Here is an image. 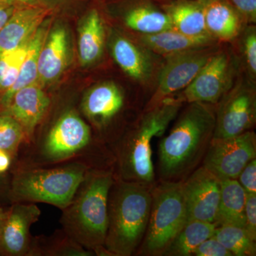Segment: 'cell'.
<instances>
[{
	"label": "cell",
	"instance_id": "6da1fadb",
	"mask_svg": "<svg viewBox=\"0 0 256 256\" xmlns=\"http://www.w3.org/2000/svg\"><path fill=\"white\" fill-rule=\"evenodd\" d=\"M158 148V174L162 181L182 182L201 166L214 138L216 106L186 104Z\"/></svg>",
	"mask_w": 256,
	"mask_h": 256
},
{
	"label": "cell",
	"instance_id": "7a4b0ae2",
	"mask_svg": "<svg viewBox=\"0 0 256 256\" xmlns=\"http://www.w3.org/2000/svg\"><path fill=\"white\" fill-rule=\"evenodd\" d=\"M152 188L118 178L108 200V228L104 247L110 256L137 252L146 235L152 204Z\"/></svg>",
	"mask_w": 256,
	"mask_h": 256
},
{
	"label": "cell",
	"instance_id": "3957f363",
	"mask_svg": "<svg viewBox=\"0 0 256 256\" xmlns=\"http://www.w3.org/2000/svg\"><path fill=\"white\" fill-rule=\"evenodd\" d=\"M114 180L110 172L88 173L73 200L63 210L60 222L66 234L72 242L96 254H108L104 244L108 200Z\"/></svg>",
	"mask_w": 256,
	"mask_h": 256
},
{
	"label": "cell",
	"instance_id": "277c9868",
	"mask_svg": "<svg viewBox=\"0 0 256 256\" xmlns=\"http://www.w3.org/2000/svg\"><path fill=\"white\" fill-rule=\"evenodd\" d=\"M182 105L168 98L158 106L144 110L136 127L120 146L118 178L153 188L156 181L152 141L164 134Z\"/></svg>",
	"mask_w": 256,
	"mask_h": 256
},
{
	"label": "cell",
	"instance_id": "5b68a950",
	"mask_svg": "<svg viewBox=\"0 0 256 256\" xmlns=\"http://www.w3.org/2000/svg\"><path fill=\"white\" fill-rule=\"evenodd\" d=\"M186 222L182 182H156L146 235L136 255L164 256Z\"/></svg>",
	"mask_w": 256,
	"mask_h": 256
},
{
	"label": "cell",
	"instance_id": "8992f818",
	"mask_svg": "<svg viewBox=\"0 0 256 256\" xmlns=\"http://www.w3.org/2000/svg\"><path fill=\"white\" fill-rule=\"evenodd\" d=\"M86 174V166L79 163L22 172L13 178L11 197L16 202H42L63 210L73 200Z\"/></svg>",
	"mask_w": 256,
	"mask_h": 256
},
{
	"label": "cell",
	"instance_id": "52a82bcc",
	"mask_svg": "<svg viewBox=\"0 0 256 256\" xmlns=\"http://www.w3.org/2000/svg\"><path fill=\"white\" fill-rule=\"evenodd\" d=\"M236 70L230 53L218 50L188 86L169 98L182 104L203 102L216 106L233 86Z\"/></svg>",
	"mask_w": 256,
	"mask_h": 256
},
{
	"label": "cell",
	"instance_id": "ba28073f",
	"mask_svg": "<svg viewBox=\"0 0 256 256\" xmlns=\"http://www.w3.org/2000/svg\"><path fill=\"white\" fill-rule=\"evenodd\" d=\"M256 122V90L254 82L239 79L216 106L214 138H228L252 130Z\"/></svg>",
	"mask_w": 256,
	"mask_h": 256
},
{
	"label": "cell",
	"instance_id": "9c48e42d",
	"mask_svg": "<svg viewBox=\"0 0 256 256\" xmlns=\"http://www.w3.org/2000/svg\"><path fill=\"white\" fill-rule=\"evenodd\" d=\"M218 50L212 45L165 56L166 60L158 73L156 92L146 104V110L184 89Z\"/></svg>",
	"mask_w": 256,
	"mask_h": 256
},
{
	"label": "cell",
	"instance_id": "30bf717a",
	"mask_svg": "<svg viewBox=\"0 0 256 256\" xmlns=\"http://www.w3.org/2000/svg\"><path fill=\"white\" fill-rule=\"evenodd\" d=\"M256 158V136L249 130L228 138H213L202 166L220 181L237 180L252 160Z\"/></svg>",
	"mask_w": 256,
	"mask_h": 256
},
{
	"label": "cell",
	"instance_id": "8fae6325",
	"mask_svg": "<svg viewBox=\"0 0 256 256\" xmlns=\"http://www.w3.org/2000/svg\"><path fill=\"white\" fill-rule=\"evenodd\" d=\"M182 192L188 220L215 223L220 200V180L201 165L182 181Z\"/></svg>",
	"mask_w": 256,
	"mask_h": 256
},
{
	"label": "cell",
	"instance_id": "7c38bea8",
	"mask_svg": "<svg viewBox=\"0 0 256 256\" xmlns=\"http://www.w3.org/2000/svg\"><path fill=\"white\" fill-rule=\"evenodd\" d=\"M41 215L34 204L16 202L6 210V220L0 236V256L26 255L30 248V229Z\"/></svg>",
	"mask_w": 256,
	"mask_h": 256
},
{
	"label": "cell",
	"instance_id": "4fadbf2b",
	"mask_svg": "<svg viewBox=\"0 0 256 256\" xmlns=\"http://www.w3.org/2000/svg\"><path fill=\"white\" fill-rule=\"evenodd\" d=\"M90 140L89 126L76 112L60 116L50 129L44 144V152L52 160H63L85 148Z\"/></svg>",
	"mask_w": 256,
	"mask_h": 256
},
{
	"label": "cell",
	"instance_id": "5bb4252c",
	"mask_svg": "<svg viewBox=\"0 0 256 256\" xmlns=\"http://www.w3.org/2000/svg\"><path fill=\"white\" fill-rule=\"evenodd\" d=\"M112 57L131 78L146 84L156 73V54L127 37L116 35L111 43Z\"/></svg>",
	"mask_w": 256,
	"mask_h": 256
},
{
	"label": "cell",
	"instance_id": "9a60e30c",
	"mask_svg": "<svg viewBox=\"0 0 256 256\" xmlns=\"http://www.w3.org/2000/svg\"><path fill=\"white\" fill-rule=\"evenodd\" d=\"M50 98L38 82L15 92L3 112L11 116L21 124L24 134L30 136L46 114Z\"/></svg>",
	"mask_w": 256,
	"mask_h": 256
},
{
	"label": "cell",
	"instance_id": "2e32d148",
	"mask_svg": "<svg viewBox=\"0 0 256 256\" xmlns=\"http://www.w3.org/2000/svg\"><path fill=\"white\" fill-rule=\"evenodd\" d=\"M50 10L45 5L22 6L15 10L0 31V56L30 40Z\"/></svg>",
	"mask_w": 256,
	"mask_h": 256
},
{
	"label": "cell",
	"instance_id": "e0dca14e",
	"mask_svg": "<svg viewBox=\"0 0 256 256\" xmlns=\"http://www.w3.org/2000/svg\"><path fill=\"white\" fill-rule=\"evenodd\" d=\"M68 35L63 26H56L48 32L40 52L38 78L41 85L52 84L60 78L68 66Z\"/></svg>",
	"mask_w": 256,
	"mask_h": 256
},
{
	"label": "cell",
	"instance_id": "ac0fdd59",
	"mask_svg": "<svg viewBox=\"0 0 256 256\" xmlns=\"http://www.w3.org/2000/svg\"><path fill=\"white\" fill-rule=\"evenodd\" d=\"M124 105V96L120 88L114 82H104L92 87L82 102V108L88 118L97 126L110 124Z\"/></svg>",
	"mask_w": 256,
	"mask_h": 256
},
{
	"label": "cell",
	"instance_id": "d6986e66",
	"mask_svg": "<svg viewBox=\"0 0 256 256\" xmlns=\"http://www.w3.org/2000/svg\"><path fill=\"white\" fill-rule=\"evenodd\" d=\"M126 26L140 35L172 28L169 16L158 0H130L122 15Z\"/></svg>",
	"mask_w": 256,
	"mask_h": 256
},
{
	"label": "cell",
	"instance_id": "ffe728a7",
	"mask_svg": "<svg viewBox=\"0 0 256 256\" xmlns=\"http://www.w3.org/2000/svg\"><path fill=\"white\" fill-rule=\"evenodd\" d=\"M160 3L176 31L192 37L210 36L205 24L204 2L168 0Z\"/></svg>",
	"mask_w": 256,
	"mask_h": 256
},
{
	"label": "cell",
	"instance_id": "44dd1931",
	"mask_svg": "<svg viewBox=\"0 0 256 256\" xmlns=\"http://www.w3.org/2000/svg\"><path fill=\"white\" fill-rule=\"evenodd\" d=\"M204 18L207 31L216 41H233L240 34L244 23L228 0L204 2Z\"/></svg>",
	"mask_w": 256,
	"mask_h": 256
},
{
	"label": "cell",
	"instance_id": "7402d4cb",
	"mask_svg": "<svg viewBox=\"0 0 256 256\" xmlns=\"http://www.w3.org/2000/svg\"><path fill=\"white\" fill-rule=\"evenodd\" d=\"M216 40L212 37H192L180 33L174 28L152 34L140 35L139 44L152 53L163 56L185 50L214 45Z\"/></svg>",
	"mask_w": 256,
	"mask_h": 256
},
{
	"label": "cell",
	"instance_id": "603a6c76",
	"mask_svg": "<svg viewBox=\"0 0 256 256\" xmlns=\"http://www.w3.org/2000/svg\"><path fill=\"white\" fill-rule=\"evenodd\" d=\"M50 32V21L45 20L37 28L30 38L28 52L20 68L18 79L14 85L3 92L0 99V105L5 109L9 105L15 92L20 89L37 82L38 58L40 52Z\"/></svg>",
	"mask_w": 256,
	"mask_h": 256
},
{
	"label": "cell",
	"instance_id": "cb8c5ba5",
	"mask_svg": "<svg viewBox=\"0 0 256 256\" xmlns=\"http://www.w3.org/2000/svg\"><path fill=\"white\" fill-rule=\"evenodd\" d=\"M105 28L98 10H90L82 20L79 28L78 55L84 66L100 60L105 46Z\"/></svg>",
	"mask_w": 256,
	"mask_h": 256
},
{
	"label": "cell",
	"instance_id": "d4e9b609",
	"mask_svg": "<svg viewBox=\"0 0 256 256\" xmlns=\"http://www.w3.org/2000/svg\"><path fill=\"white\" fill-rule=\"evenodd\" d=\"M247 193L237 180L220 181V200L216 217V226L224 225L245 227Z\"/></svg>",
	"mask_w": 256,
	"mask_h": 256
},
{
	"label": "cell",
	"instance_id": "484cf974",
	"mask_svg": "<svg viewBox=\"0 0 256 256\" xmlns=\"http://www.w3.org/2000/svg\"><path fill=\"white\" fill-rule=\"evenodd\" d=\"M216 228V226L210 222L198 220H188L164 256H192L202 242L213 236Z\"/></svg>",
	"mask_w": 256,
	"mask_h": 256
},
{
	"label": "cell",
	"instance_id": "4316f807",
	"mask_svg": "<svg viewBox=\"0 0 256 256\" xmlns=\"http://www.w3.org/2000/svg\"><path fill=\"white\" fill-rule=\"evenodd\" d=\"M214 238L220 242L234 256H255L256 240L242 227L224 225L216 226Z\"/></svg>",
	"mask_w": 256,
	"mask_h": 256
},
{
	"label": "cell",
	"instance_id": "83f0119b",
	"mask_svg": "<svg viewBox=\"0 0 256 256\" xmlns=\"http://www.w3.org/2000/svg\"><path fill=\"white\" fill-rule=\"evenodd\" d=\"M30 38L21 46L6 52L0 56V92L3 94L6 92L14 85L18 79L28 52Z\"/></svg>",
	"mask_w": 256,
	"mask_h": 256
},
{
	"label": "cell",
	"instance_id": "f1b7e54d",
	"mask_svg": "<svg viewBox=\"0 0 256 256\" xmlns=\"http://www.w3.org/2000/svg\"><path fill=\"white\" fill-rule=\"evenodd\" d=\"M24 132L21 124L10 114H0V150L12 156L22 141Z\"/></svg>",
	"mask_w": 256,
	"mask_h": 256
},
{
	"label": "cell",
	"instance_id": "f546056e",
	"mask_svg": "<svg viewBox=\"0 0 256 256\" xmlns=\"http://www.w3.org/2000/svg\"><path fill=\"white\" fill-rule=\"evenodd\" d=\"M240 53L249 77L254 80L256 76V28L249 25L242 30Z\"/></svg>",
	"mask_w": 256,
	"mask_h": 256
},
{
	"label": "cell",
	"instance_id": "4dcf8cb0",
	"mask_svg": "<svg viewBox=\"0 0 256 256\" xmlns=\"http://www.w3.org/2000/svg\"><path fill=\"white\" fill-rule=\"evenodd\" d=\"M192 256H234L228 249L214 237L206 239L202 242Z\"/></svg>",
	"mask_w": 256,
	"mask_h": 256
},
{
	"label": "cell",
	"instance_id": "1f68e13d",
	"mask_svg": "<svg viewBox=\"0 0 256 256\" xmlns=\"http://www.w3.org/2000/svg\"><path fill=\"white\" fill-rule=\"evenodd\" d=\"M244 215V228L248 235L256 242V194L247 193Z\"/></svg>",
	"mask_w": 256,
	"mask_h": 256
},
{
	"label": "cell",
	"instance_id": "d6a6232c",
	"mask_svg": "<svg viewBox=\"0 0 256 256\" xmlns=\"http://www.w3.org/2000/svg\"><path fill=\"white\" fill-rule=\"evenodd\" d=\"M238 12L244 23L255 24L256 22V0H228Z\"/></svg>",
	"mask_w": 256,
	"mask_h": 256
},
{
	"label": "cell",
	"instance_id": "836d02e7",
	"mask_svg": "<svg viewBox=\"0 0 256 256\" xmlns=\"http://www.w3.org/2000/svg\"><path fill=\"white\" fill-rule=\"evenodd\" d=\"M237 180L246 193L256 194V158L244 168Z\"/></svg>",
	"mask_w": 256,
	"mask_h": 256
},
{
	"label": "cell",
	"instance_id": "e575fe53",
	"mask_svg": "<svg viewBox=\"0 0 256 256\" xmlns=\"http://www.w3.org/2000/svg\"><path fill=\"white\" fill-rule=\"evenodd\" d=\"M18 8L8 0H0V31Z\"/></svg>",
	"mask_w": 256,
	"mask_h": 256
},
{
	"label": "cell",
	"instance_id": "d590c367",
	"mask_svg": "<svg viewBox=\"0 0 256 256\" xmlns=\"http://www.w3.org/2000/svg\"><path fill=\"white\" fill-rule=\"evenodd\" d=\"M10 163H11V156L8 153L0 150V174H2L9 169Z\"/></svg>",
	"mask_w": 256,
	"mask_h": 256
},
{
	"label": "cell",
	"instance_id": "8d00e7d4",
	"mask_svg": "<svg viewBox=\"0 0 256 256\" xmlns=\"http://www.w3.org/2000/svg\"><path fill=\"white\" fill-rule=\"evenodd\" d=\"M10 2L16 5L18 8L22 6H37V5H44L42 0H8Z\"/></svg>",
	"mask_w": 256,
	"mask_h": 256
},
{
	"label": "cell",
	"instance_id": "74e56055",
	"mask_svg": "<svg viewBox=\"0 0 256 256\" xmlns=\"http://www.w3.org/2000/svg\"><path fill=\"white\" fill-rule=\"evenodd\" d=\"M6 216V210L0 207V236H1L3 228H4Z\"/></svg>",
	"mask_w": 256,
	"mask_h": 256
},
{
	"label": "cell",
	"instance_id": "f35d334b",
	"mask_svg": "<svg viewBox=\"0 0 256 256\" xmlns=\"http://www.w3.org/2000/svg\"><path fill=\"white\" fill-rule=\"evenodd\" d=\"M158 1L163 2V1H168V0H158ZM201 1H202V0H201Z\"/></svg>",
	"mask_w": 256,
	"mask_h": 256
},
{
	"label": "cell",
	"instance_id": "ab89813d",
	"mask_svg": "<svg viewBox=\"0 0 256 256\" xmlns=\"http://www.w3.org/2000/svg\"><path fill=\"white\" fill-rule=\"evenodd\" d=\"M203 2H208V1H212V0H202Z\"/></svg>",
	"mask_w": 256,
	"mask_h": 256
}]
</instances>
